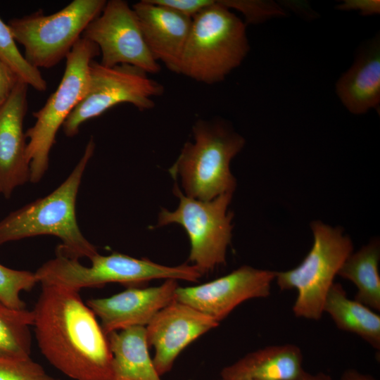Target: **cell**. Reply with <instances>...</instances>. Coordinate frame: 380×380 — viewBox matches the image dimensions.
Here are the masks:
<instances>
[{"label": "cell", "mask_w": 380, "mask_h": 380, "mask_svg": "<svg viewBox=\"0 0 380 380\" xmlns=\"http://www.w3.org/2000/svg\"><path fill=\"white\" fill-rule=\"evenodd\" d=\"M8 25L0 18V60L28 86L39 91L47 89L39 69L31 65L20 52Z\"/></svg>", "instance_id": "obj_23"}, {"label": "cell", "mask_w": 380, "mask_h": 380, "mask_svg": "<svg viewBox=\"0 0 380 380\" xmlns=\"http://www.w3.org/2000/svg\"><path fill=\"white\" fill-rule=\"evenodd\" d=\"M250 49L244 22L220 1L192 18L179 74L213 84L239 66Z\"/></svg>", "instance_id": "obj_4"}, {"label": "cell", "mask_w": 380, "mask_h": 380, "mask_svg": "<svg viewBox=\"0 0 380 380\" xmlns=\"http://www.w3.org/2000/svg\"><path fill=\"white\" fill-rule=\"evenodd\" d=\"M275 277V271L243 265L200 285L178 286L175 299L220 322L244 301L268 297Z\"/></svg>", "instance_id": "obj_12"}, {"label": "cell", "mask_w": 380, "mask_h": 380, "mask_svg": "<svg viewBox=\"0 0 380 380\" xmlns=\"http://www.w3.org/2000/svg\"><path fill=\"white\" fill-rule=\"evenodd\" d=\"M152 2L172 9L193 18L198 13L214 4L215 0H151Z\"/></svg>", "instance_id": "obj_27"}, {"label": "cell", "mask_w": 380, "mask_h": 380, "mask_svg": "<svg viewBox=\"0 0 380 380\" xmlns=\"http://www.w3.org/2000/svg\"><path fill=\"white\" fill-rule=\"evenodd\" d=\"M28 85L19 80L0 108V186L8 198L13 191L30 181L23 120L27 109Z\"/></svg>", "instance_id": "obj_15"}, {"label": "cell", "mask_w": 380, "mask_h": 380, "mask_svg": "<svg viewBox=\"0 0 380 380\" xmlns=\"http://www.w3.org/2000/svg\"><path fill=\"white\" fill-rule=\"evenodd\" d=\"M294 380H332L331 376L323 372L311 374L303 370Z\"/></svg>", "instance_id": "obj_31"}, {"label": "cell", "mask_w": 380, "mask_h": 380, "mask_svg": "<svg viewBox=\"0 0 380 380\" xmlns=\"http://www.w3.org/2000/svg\"><path fill=\"white\" fill-rule=\"evenodd\" d=\"M107 336L114 380H162L148 352L145 327L122 329Z\"/></svg>", "instance_id": "obj_19"}, {"label": "cell", "mask_w": 380, "mask_h": 380, "mask_svg": "<svg viewBox=\"0 0 380 380\" xmlns=\"http://www.w3.org/2000/svg\"><path fill=\"white\" fill-rule=\"evenodd\" d=\"M99 53L94 43L81 37L65 58V71L58 88L45 105L33 113L36 121L25 133L28 139L26 158L31 182H39L47 171L58 130L84 96L89 64Z\"/></svg>", "instance_id": "obj_7"}, {"label": "cell", "mask_w": 380, "mask_h": 380, "mask_svg": "<svg viewBox=\"0 0 380 380\" xmlns=\"http://www.w3.org/2000/svg\"><path fill=\"white\" fill-rule=\"evenodd\" d=\"M336 91L353 114H363L380 103V42L376 37L364 46L351 67L338 80Z\"/></svg>", "instance_id": "obj_17"}, {"label": "cell", "mask_w": 380, "mask_h": 380, "mask_svg": "<svg viewBox=\"0 0 380 380\" xmlns=\"http://www.w3.org/2000/svg\"><path fill=\"white\" fill-rule=\"evenodd\" d=\"M220 322L210 316L175 299L160 310L145 327L153 362L162 376L171 370L181 352Z\"/></svg>", "instance_id": "obj_13"}, {"label": "cell", "mask_w": 380, "mask_h": 380, "mask_svg": "<svg viewBox=\"0 0 380 380\" xmlns=\"http://www.w3.org/2000/svg\"><path fill=\"white\" fill-rule=\"evenodd\" d=\"M89 260L90 265L85 266L79 259L56 250V256L44 262L34 273L40 284H53L77 291L109 283L135 285L153 279L196 282L202 276L191 264L167 266L118 252L108 255L98 253Z\"/></svg>", "instance_id": "obj_5"}, {"label": "cell", "mask_w": 380, "mask_h": 380, "mask_svg": "<svg viewBox=\"0 0 380 380\" xmlns=\"http://www.w3.org/2000/svg\"><path fill=\"white\" fill-rule=\"evenodd\" d=\"M145 42L154 59L179 74L192 19L151 0L132 6Z\"/></svg>", "instance_id": "obj_16"}, {"label": "cell", "mask_w": 380, "mask_h": 380, "mask_svg": "<svg viewBox=\"0 0 380 380\" xmlns=\"http://www.w3.org/2000/svg\"><path fill=\"white\" fill-rule=\"evenodd\" d=\"M323 310L338 329L354 334L376 350H380V315L354 298H349L340 283L332 284Z\"/></svg>", "instance_id": "obj_20"}, {"label": "cell", "mask_w": 380, "mask_h": 380, "mask_svg": "<svg viewBox=\"0 0 380 380\" xmlns=\"http://www.w3.org/2000/svg\"><path fill=\"white\" fill-rule=\"evenodd\" d=\"M84 37L94 43L101 53V65L136 66L148 74L160 71L143 36L137 16L128 3L110 0L86 27Z\"/></svg>", "instance_id": "obj_11"}, {"label": "cell", "mask_w": 380, "mask_h": 380, "mask_svg": "<svg viewBox=\"0 0 380 380\" xmlns=\"http://www.w3.org/2000/svg\"><path fill=\"white\" fill-rule=\"evenodd\" d=\"M33 319L32 311L0 303V357H30Z\"/></svg>", "instance_id": "obj_22"}, {"label": "cell", "mask_w": 380, "mask_h": 380, "mask_svg": "<svg viewBox=\"0 0 380 380\" xmlns=\"http://www.w3.org/2000/svg\"><path fill=\"white\" fill-rule=\"evenodd\" d=\"M105 0H74L51 15L42 11L7 24L24 57L33 67L49 68L65 58L87 25L103 11Z\"/></svg>", "instance_id": "obj_8"}, {"label": "cell", "mask_w": 380, "mask_h": 380, "mask_svg": "<svg viewBox=\"0 0 380 380\" xmlns=\"http://www.w3.org/2000/svg\"><path fill=\"white\" fill-rule=\"evenodd\" d=\"M340 380H377L374 376L363 374L355 369H348L345 370Z\"/></svg>", "instance_id": "obj_30"}, {"label": "cell", "mask_w": 380, "mask_h": 380, "mask_svg": "<svg viewBox=\"0 0 380 380\" xmlns=\"http://www.w3.org/2000/svg\"><path fill=\"white\" fill-rule=\"evenodd\" d=\"M312 246L296 267L276 272L280 290L296 289L297 297L292 310L297 317L319 320L328 291L348 257L353 253L350 238L339 227L321 221L310 224Z\"/></svg>", "instance_id": "obj_6"}, {"label": "cell", "mask_w": 380, "mask_h": 380, "mask_svg": "<svg viewBox=\"0 0 380 380\" xmlns=\"http://www.w3.org/2000/svg\"><path fill=\"white\" fill-rule=\"evenodd\" d=\"M163 86L143 70L128 64L106 67L91 61L87 90L62 127L72 137L87 120L98 117L110 108L128 103L139 110L155 106L153 98L163 94Z\"/></svg>", "instance_id": "obj_10"}, {"label": "cell", "mask_w": 380, "mask_h": 380, "mask_svg": "<svg viewBox=\"0 0 380 380\" xmlns=\"http://www.w3.org/2000/svg\"><path fill=\"white\" fill-rule=\"evenodd\" d=\"M222 380H225V379H222Z\"/></svg>", "instance_id": "obj_33"}, {"label": "cell", "mask_w": 380, "mask_h": 380, "mask_svg": "<svg viewBox=\"0 0 380 380\" xmlns=\"http://www.w3.org/2000/svg\"><path fill=\"white\" fill-rule=\"evenodd\" d=\"M38 284L34 272L8 268L0 264V303L13 309H26L22 291H30Z\"/></svg>", "instance_id": "obj_24"}, {"label": "cell", "mask_w": 380, "mask_h": 380, "mask_svg": "<svg viewBox=\"0 0 380 380\" xmlns=\"http://www.w3.org/2000/svg\"><path fill=\"white\" fill-rule=\"evenodd\" d=\"M19 80L17 75L0 60V108L7 101Z\"/></svg>", "instance_id": "obj_28"}, {"label": "cell", "mask_w": 380, "mask_h": 380, "mask_svg": "<svg viewBox=\"0 0 380 380\" xmlns=\"http://www.w3.org/2000/svg\"><path fill=\"white\" fill-rule=\"evenodd\" d=\"M379 240L374 239L352 253L340 268L338 275L357 287L354 299L374 311H380Z\"/></svg>", "instance_id": "obj_21"}, {"label": "cell", "mask_w": 380, "mask_h": 380, "mask_svg": "<svg viewBox=\"0 0 380 380\" xmlns=\"http://www.w3.org/2000/svg\"><path fill=\"white\" fill-rule=\"evenodd\" d=\"M296 345L270 346L249 353L221 371L225 380H294L304 370Z\"/></svg>", "instance_id": "obj_18"}, {"label": "cell", "mask_w": 380, "mask_h": 380, "mask_svg": "<svg viewBox=\"0 0 380 380\" xmlns=\"http://www.w3.org/2000/svg\"><path fill=\"white\" fill-rule=\"evenodd\" d=\"M338 10L357 11L361 15H370L379 13L380 1L378 0H346L337 6Z\"/></svg>", "instance_id": "obj_29"}, {"label": "cell", "mask_w": 380, "mask_h": 380, "mask_svg": "<svg viewBox=\"0 0 380 380\" xmlns=\"http://www.w3.org/2000/svg\"><path fill=\"white\" fill-rule=\"evenodd\" d=\"M193 141L184 144L169 173L179 177L186 196L210 201L232 194L236 181L230 163L243 148L245 139L223 120L196 122Z\"/></svg>", "instance_id": "obj_3"}, {"label": "cell", "mask_w": 380, "mask_h": 380, "mask_svg": "<svg viewBox=\"0 0 380 380\" xmlns=\"http://www.w3.org/2000/svg\"><path fill=\"white\" fill-rule=\"evenodd\" d=\"M33 325L45 358L74 380H114L107 335L79 291L41 284Z\"/></svg>", "instance_id": "obj_1"}, {"label": "cell", "mask_w": 380, "mask_h": 380, "mask_svg": "<svg viewBox=\"0 0 380 380\" xmlns=\"http://www.w3.org/2000/svg\"><path fill=\"white\" fill-rule=\"evenodd\" d=\"M0 380H60L48 374L31 357H0Z\"/></svg>", "instance_id": "obj_25"}, {"label": "cell", "mask_w": 380, "mask_h": 380, "mask_svg": "<svg viewBox=\"0 0 380 380\" xmlns=\"http://www.w3.org/2000/svg\"><path fill=\"white\" fill-rule=\"evenodd\" d=\"M91 138L72 171L54 191L11 212L0 221V246L40 235L58 237L56 250L66 256L91 259L96 248L82 234L76 217V200L84 172L94 155Z\"/></svg>", "instance_id": "obj_2"}, {"label": "cell", "mask_w": 380, "mask_h": 380, "mask_svg": "<svg viewBox=\"0 0 380 380\" xmlns=\"http://www.w3.org/2000/svg\"><path fill=\"white\" fill-rule=\"evenodd\" d=\"M220 2L228 8H234L241 12L246 20L249 23H258L264 20L270 14L269 5L258 1L222 0Z\"/></svg>", "instance_id": "obj_26"}, {"label": "cell", "mask_w": 380, "mask_h": 380, "mask_svg": "<svg viewBox=\"0 0 380 380\" xmlns=\"http://www.w3.org/2000/svg\"><path fill=\"white\" fill-rule=\"evenodd\" d=\"M178 282L166 279L159 286L130 287L106 298H91L87 305L101 320L106 335L134 327H146L175 298Z\"/></svg>", "instance_id": "obj_14"}, {"label": "cell", "mask_w": 380, "mask_h": 380, "mask_svg": "<svg viewBox=\"0 0 380 380\" xmlns=\"http://www.w3.org/2000/svg\"><path fill=\"white\" fill-rule=\"evenodd\" d=\"M0 193H1V186H0Z\"/></svg>", "instance_id": "obj_32"}, {"label": "cell", "mask_w": 380, "mask_h": 380, "mask_svg": "<svg viewBox=\"0 0 380 380\" xmlns=\"http://www.w3.org/2000/svg\"><path fill=\"white\" fill-rule=\"evenodd\" d=\"M173 193L178 206L173 211L162 208L156 227L177 224L184 228L190 243L189 260L202 274L225 264L232 236L233 214L228 208L233 194L201 201L186 196L177 184Z\"/></svg>", "instance_id": "obj_9"}]
</instances>
